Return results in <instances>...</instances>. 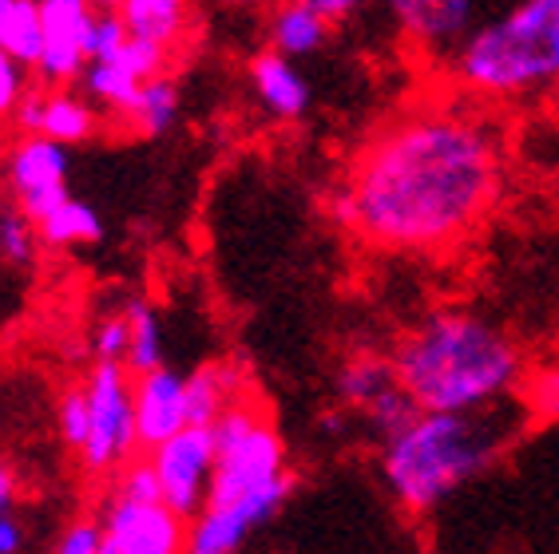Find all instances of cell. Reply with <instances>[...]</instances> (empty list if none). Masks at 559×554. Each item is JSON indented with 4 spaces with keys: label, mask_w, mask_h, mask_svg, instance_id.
I'll return each instance as SVG.
<instances>
[{
    "label": "cell",
    "mask_w": 559,
    "mask_h": 554,
    "mask_svg": "<svg viewBox=\"0 0 559 554\" xmlns=\"http://www.w3.org/2000/svg\"><path fill=\"white\" fill-rule=\"evenodd\" d=\"M250 84H254V96H259L262 111L270 119H278V123H294L310 111V84H306V75L298 72L290 56L274 52H259L250 60Z\"/></svg>",
    "instance_id": "obj_13"
},
{
    "label": "cell",
    "mask_w": 559,
    "mask_h": 554,
    "mask_svg": "<svg viewBox=\"0 0 559 554\" xmlns=\"http://www.w3.org/2000/svg\"><path fill=\"white\" fill-rule=\"evenodd\" d=\"M84 400L87 436L75 448V456H80L84 471H92V475L119 471L140 451V436H135V384H131L128 364L96 361V369L84 381Z\"/></svg>",
    "instance_id": "obj_6"
},
{
    "label": "cell",
    "mask_w": 559,
    "mask_h": 554,
    "mask_svg": "<svg viewBox=\"0 0 559 554\" xmlns=\"http://www.w3.org/2000/svg\"><path fill=\"white\" fill-rule=\"evenodd\" d=\"M104 551V522L96 519H75L64 534H60V543H56L52 554H99Z\"/></svg>",
    "instance_id": "obj_32"
},
{
    "label": "cell",
    "mask_w": 559,
    "mask_h": 554,
    "mask_svg": "<svg viewBox=\"0 0 559 554\" xmlns=\"http://www.w3.org/2000/svg\"><path fill=\"white\" fill-rule=\"evenodd\" d=\"M238 396H247V376L238 373V364H203L187 376V412L191 424H215Z\"/></svg>",
    "instance_id": "obj_16"
},
{
    "label": "cell",
    "mask_w": 559,
    "mask_h": 554,
    "mask_svg": "<svg viewBox=\"0 0 559 554\" xmlns=\"http://www.w3.org/2000/svg\"><path fill=\"white\" fill-rule=\"evenodd\" d=\"M266 40L274 52L301 60V56H313L325 48V40H330V21H325L322 12H313L310 4H301V0H282L278 9L270 12Z\"/></svg>",
    "instance_id": "obj_15"
},
{
    "label": "cell",
    "mask_w": 559,
    "mask_h": 554,
    "mask_svg": "<svg viewBox=\"0 0 559 554\" xmlns=\"http://www.w3.org/2000/svg\"><path fill=\"white\" fill-rule=\"evenodd\" d=\"M116 12L123 16L131 36L167 44V48L179 44V36L187 33V21H191L187 0H123Z\"/></svg>",
    "instance_id": "obj_18"
},
{
    "label": "cell",
    "mask_w": 559,
    "mask_h": 554,
    "mask_svg": "<svg viewBox=\"0 0 559 554\" xmlns=\"http://www.w3.org/2000/svg\"><path fill=\"white\" fill-rule=\"evenodd\" d=\"M0 48L16 56L24 68H36L44 52V21L40 0H12L0 16Z\"/></svg>",
    "instance_id": "obj_22"
},
{
    "label": "cell",
    "mask_w": 559,
    "mask_h": 554,
    "mask_svg": "<svg viewBox=\"0 0 559 554\" xmlns=\"http://www.w3.org/2000/svg\"><path fill=\"white\" fill-rule=\"evenodd\" d=\"M68 167H72V155L64 143L48 135H21L4 155V191L33 222H40L44 214L72 198Z\"/></svg>",
    "instance_id": "obj_7"
},
{
    "label": "cell",
    "mask_w": 559,
    "mask_h": 554,
    "mask_svg": "<svg viewBox=\"0 0 559 554\" xmlns=\"http://www.w3.org/2000/svg\"><path fill=\"white\" fill-rule=\"evenodd\" d=\"M301 4H310L313 12H322L325 21H345L349 12H357L361 4H369V0H301Z\"/></svg>",
    "instance_id": "obj_34"
},
{
    "label": "cell",
    "mask_w": 559,
    "mask_h": 554,
    "mask_svg": "<svg viewBox=\"0 0 559 554\" xmlns=\"http://www.w3.org/2000/svg\"><path fill=\"white\" fill-rule=\"evenodd\" d=\"M131 384H135V436H140L143 451L191 424V412H187V376L175 373L171 364H159L151 373L131 376Z\"/></svg>",
    "instance_id": "obj_12"
},
{
    "label": "cell",
    "mask_w": 559,
    "mask_h": 554,
    "mask_svg": "<svg viewBox=\"0 0 559 554\" xmlns=\"http://www.w3.org/2000/svg\"><path fill=\"white\" fill-rule=\"evenodd\" d=\"M56 427H60V439L68 448H80L87 436V400H84V384L80 388H68L56 405Z\"/></svg>",
    "instance_id": "obj_29"
},
{
    "label": "cell",
    "mask_w": 559,
    "mask_h": 554,
    "mask_svg": "<svg viewBox=\"0 0 559 554\" xmlns=\"http://www.w3.org/2000/svg\"><path fill=\"white\" fill-rule=\"evenodd\" d=\"M401 36L420 52L452 56L476 28V0H385Z\"/></svg>",
    "instance_id": "obj_11"
},
{
    "label": "cell",
    "mask_w": 559,
    "mask_h": 554,
    "mask_svg": "<svg viewBox=\"0 0 559 554\" xmlns=\"http://www.w3.org/2000/svg\"><path fill=\"white\" fill-rule=\"evenodd\" d=\"M179 104H183V99H179V84H175L167 72H159V75H151V80H143L140 96H135V104H131V111L123 119H128L143 138H159L179 123Z\"/></svg>",
    "instance_id": "obj_19"
},
{
    "label": "cell",
    "mask_w": 559,
    "mask_h": 554,
    "mask_svg": "<svg viewBox=\"0 0 559 554\" xmlns=\"http://www.w3.org/2000/svg\"><path fill=\"white\" fill-rule=\"evenodd\" d=\"M520 432V412L504 400L468 412L420 408L381 444V480L409 511H432L452 491L485 475Z\"/></svg>",
    "instance_id": "obj_4"
},
{
    "label": "cell",
    "mask_w": 559,
    "mask_h": 554,
    "mask_svg": "<svg viewBox=\"0 0 559 554\" xmlns=\"http://www.w3.org/2000/svg\"><path fill=\"white\" fill-rule=\"evenodd\" d=\"M147 463L159 480L163 503H171L183 519H191L203 507L215 475V432L211 424H187L183 432L147 448Z\"/></svg>",
    "instance_id": "obj_8"
},
{
    "label": "cell",
    "mask_w": 559,
    "mask_h": 554,
    "mask_svg": "<svg viewBox=\"0 0 559 554\" xmlns=\"http://www.w3.org/2000/svg\"><path fill=\"white\" fill-rule=\"evenodd\" d=\"M21 551H24L21 522L12 519V511H0V554H21Z\"/></svg>",
    "instance_id": "obj_35"
},
{
    "label": "cell",
    "mask_w": 559,
    "mask_h": 554,
    "mask_svg": "<svg viewBox=\"0 0 559 554\" xmlns=\"http://www.w3.org/2000/svg\"><path fill=\"white\" fill-rule=\"evenodd\" d=\"M211 432L215 475L203 507L187 519V554H238L250 531L274 519L290 499V456L274 420L247 396H238Z\"/></svg>",
    "instance_id": "obj_2"
},
{
    "label": "cell",
    "mask_w": 559,
    "mask_h": 554,
    "mask_svg": "<svg viewBox=\"0 0 559 554\" xmlns=\"http://www.w3.org/2000/svg\"><path fill=\"white\" fill-rule=\"evenodd\" d=\"M417 412H420L417 400H413V396L397 384V388H389V393L381 396L377 405H369L366 412H361V420H366L369 432H373V436L381 439V444H385V439H389V436H397L401 427L409 424V420H413Z\"/></svg>",
    "instance_id": "obj_25"
},
{
    "label": "cell",
    "mask_w": 559,
    "mask_h": 554,
    "mask_svg": "<svg viewBox=\"0 0 559 554\" xmlns=\"http://www.w3.org/2000/svg\"><path fill=\"white\" fill-rule=\"evenodd\" d=\"M524 408L536 420H559V361L539 364L536 373H524Z\"/></svg>",
    "instance_id": "obj_27"
},
{
    "label": "cell",
    "mask_w": 559,
    "mask_h": 554,
    "mask_svg": "<svg viewBox=\"0 0 559 554\" xmlns=\"http://www.w3.org/2000/svg\"><path fill=\"white\" fill-rule=\"evenodd\" d=\"M36 245H40V230L28 214L16 203L0 214V262H9L12 269H28L36 262Z\"/></svg>",
    "instance_id": "obj_24"
},
{
    "label": "cell",
    "mask_w": 559,
    "mask_h": 554,
    "mask_svg": "<svg viewBox=\"0 0 559 554\" xmlns=\"http://www.w3.org/2000/svg\"><path fill=\"white\" fill-rule=\"evenodd\" d=\"M40 230V245L48 250H72V245H92L104 238V218L96 214V206L80 203V198H64V203L48 210L36 222Z\"/></svg>",
    "instance_id": "obj_20"
},
{
    "label": "cell",
    "mask_w": 559,
    "mask_h": 554,
    "mask_svg": "<svg viewBox=\"0 0 559 554\" xmlns=\"http://www.w3.org/2000/svg\"><path fill=\"white\" fill-rule=\"evenodd\" d=\"M452 80L488 99L536 96L559 84V0H516L476 24L452 52Z\"/></svg>",
    "instance_id": "obj_5"
},
{
    "label": "cell",
    "mask_w": 559,
    "mask_h": 554,
    "mask_svg": "<svg viewBox=\"0 0 559 554\" xmlns=\"http://www.w3.org/2000/svg\"><path fill=\"white\" fill-rule=\"evenodd\" d=\"M92 4H96V9H119L123 0H92Z\"/></svg>",
    "instance_id": "obj_37"
},
{
    "label": "cell",
    "mask_w": 559,
    "mask_h": 554,
    "mask_svg": "<svg viewBox=\"0 0 559 554\" xmlns=\"http://www.w3.org/2000/svg\"><path fill=\"white\" fill-rule=\"evenodd\" d=\"M9 203H12V198H9V191H0V214L9 210Z\"/></svg>",
    "instance_id": "obj_38"
},
{
    "label": "cell",
    "mask_w": 559,
    "mask_h": 554,
    "mask_svg": "<svg viewBox=\"0 0 559 554\" xmlns=\"http://www.w3.org/2000/svg\"><path fill=\"white\" fill-rule=\"evenodd\" d=\"M99 554H187V519L171 503L111 491Z\"/></svg>",
    "instance_id": "obj_9"
},
{
    "label": "cell",
    "mask_w": 559,
    "mask_h": 554,
    "mask_svg": "<svg viewBox=\"0 0 559 554\" xmlns=\"http://www.w3.org/2000/svg\"><path fill=\"white\" fill-rule=\"evenodd\" d=\"M40 119H44V87H28L12 111V123L21 128V135H40Z\"/></svg>",
    "instance_id": "obj_33"
},
{
    "label": "cell",
    "mask_w": 559,
    "mask_h": 554,
    "mask_svg": "<svg viewBox=\"0 0 559 554\" xmlns=\"http://www.w3.org/2000/svg\"><path fill=\"white\" fill-rule=\"evenodd\" d=\"M140 75H131L119 60H87L84 75H80V92H84L92 104L108 107L111 116H128L135 96H140Z\"/></svg>",
    "instance_id": "obj_21"
},
{
    "label": "cell",
    "mask_w": 559,
    "mask_h": 554,
    "mask_svg": "<svg viewBox=\"0 0 559 554\" xmlns=\"http://www.w3.org/2000/svg\"><path fill=\"white\" fill-rule=\"evenodd\" d=\"M128 313H108V317L99 321L96 333H92V352H96V361H116L123 364L128 361Z\"/></svg>",
    "instance_id": "obj_30"
},
{
    "label": "cell",
    "mask_w": 559,
    "mask_h": 554,
    "mask_svg": "<svg viewBox=\"0 0 559 554\" xmlns=\"http://www.w3.org/2000/svg\"><path fill=\"white\" fill-rule=\"evenodd\" d=\"M393 369L417 408L468 412L516 393L524 384V352L512 333L480 313L441 310L401 337Z\"/></svg>",
    "instance_id": "obj_3"
},
{
    "label": "cell",
    "mask_w": 559,
    "mask_h": 554,
    "mask_svg": "<svg viewBox=\"0 0 559 554\" xmlns=\"http://www.w3.org/2000/svg\"><path fill=\"white\" fill-rule=\"evenodd\" d=\"M397 369H393V357H377V352H357L337 369L334 376V393L342 400L345 412H366L369 405H377L389 388H397Z\"/></svg>",
    "instance_id": "obj_14"
},
{
    "label": "cell",
    "mask_w": 559,
    "mask_h": 554,
    "mask_svg": "<svg viewBox=\"0 0 559 554\" xmlns=\"http://www.w3.org/2000/svg\"><path fill=\"white\" fill-rule=\"evenodd\" d=\"M12 503H16V475L9 463H0V511H12Z\"/></svg>",
    "instance_id": "obj_36"
},
{
    "label": "cell",
    "mask_w": 559,
    "mask_h": 554,
    "mask_svg": "<svg viewBox=\"0 0 559 554\" xmlns=\"http://www.w3.org/2000/svg\"><path fill=\"white\" fill-rule=\"evenodd\" d=\"M504 159L485 119L417 107L377 131L330 198L334 222L393 254H441L480 230L500 198Z\"/></svg>",
    "instance_id": "obj_1"
},
{
    "label": "cell",
    "mask_w": 559,
    "mask_h": 554,
    "mask_svg": "<svg viewBox=\"0 0 559 554\" xmlns=\"http://www.w3.org/2000/svg\"><path fill=\"white\" fill-rule=\"evenodd\" d=\"M28 72H33V68H24L16 56H9L0 48V119L12 116L16 104H21V96L28 92Z\"/></svg>",
    "instance_id": "obj_31"
},
{
    "label": "cell",
    "mask_w": 559,
    "mask_h": 554,
    "mask_svg": "<svg viewBox=\"0 0 559 554\" xmlns=\"http://www.w3.org/2000/svg\"><path fill=\"white\" fill-rule=\"evenodd\" d=\"M167 60H171V48L155 40H143V36H128L123 52H119V64L128 68L131 75H140V80L167 72Z\"/></svg>",
    "instance_id": "obj_28"
},
{
    "label": "cell",
    "mask_w": 559,
    "mask_h": 554,
    "mask_svg": "<svg viewBox=\"0 0 559 554\" xmlns=\"http://www.w3.org/2000/svg\"><path fill=\"white\" fill-rule=\"evenodd\" d=\"M128 373L140 376V373H151V369H159L163 361V321L159 313L151 310L147 301H131L128 310Z\"/></svg>",
    "instance_id": "obj_23"
},
{
    "label": "cell",
    "mask_w": 559,
    "mask_h": 554,
    "mask_svg": "<svg viewBox=\"0 0 559 554\" xmlns=\"http://www.w3.org/2000/svg\"><path fill=\"white\" fill-rule=\"evenodd\" d=\"M128 36H131L128 24H123V16H119L116 9H96L92 28H87V40H84L87 60H119Z\"/></svg>",
    "instance_id": "obj_26"
},
{
    "label": "cell",
    "mask_w": 559,
    "mask_h": 554,
    "mask_svg": "<svg viewBox=\"0 0 559 554\" xmlns=\"http://www.w3.org/2000/svg\"><path fill=\"white\" fill-rule=\"evenodd\" d=\"M99 119L96 107L87 104L84 96H75L72 87H44V119H40V135L75 147V143H87L96 135Z\"/></svg>",
    "instance_id": "obj_17"
},
{
    "label": "cell",
    "mask_w": 559,
    "mask_h": 554,
    "mask_svg": "<svg viewBox=\"0 0 559 554\" xmlns=\"http://www.w3.org/2000/svg\"><path fill=\"white\" fill-rule=\"evenodd\" d=\"M92 0H40L44 21V52L33 72L40 75L44 87H72L87 68V28L96 16Z\"/></svg>",
    "instance_id": "obj_10"
}]
</instances>
